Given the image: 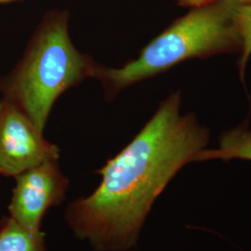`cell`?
Wrapping results in <instances>:
<instances>
[{
  "mask_svg": "<svg viewBox=\"0 0 251 251\" xmlns=\"http://www.w3.org/2000/svg\"><path fill=\"white\" fill-rule=\"evenodd\" d=\"M173 93L133 140L96 171L99 186L72 202L65 220L76 237L96 251L134 246L156 198L185 165L205 149L209 132L193 115L179 113Z\"/></svg>",
  "mask_w": 251,
  "mask_h": 251,
  "instance_id": "cell-1",
  "label": "cell"
},
{
  "mask_svg": "<svg viewBox=\"0 0 251 251\" xmlns=\"http://www.w3.org/2000/svg\"><path fill=\"white\" fill-rule=\"evenodd\" d=\"M248 1L251 0H217L191 9L144 47L135 60L120 68L99 64L94 78L100 81L106 98L111 100L135 83L189 59L241 51L237 11Z\"/></svg>",
  "mask_w": 251,
  "mask_h": 251,
  "instance_id": "cell-2",
  "label": "cell"
},
{
  "mask_svg": "<svg viewBox=\"0 0 251 251\" xmlns=\"http://www.w3.org/2000/svg\"><path fill=\"white\" fill-rule=\"evenodd\" d=\"M68 23L67 10L48 11L16 67L0 78L3 98L17 105L41 131L58 98L94 77L99 65L74 46Z\"/></svg>",
  "mask_w": 251,
  "mask_h": 251,
  "instance_id": "cell-3",
  "label": "cell"
},
{
  "mask_svg": "<svg viewBox=\"0 0 251 251\" xmlns=\"http://www.w3.org/2000/svg\"><path fill=\"white\" fill-rule=\"evenodd\" d=\"M59 157L58 146L48 142L17 105L6 98L0 100V175L15 178Z\"/></svg>",
  "mask_w": 251,
  "mask_h": 251,
  "instance_id": "cell-4",
  "label": "cell"
},
{
  "mask_svg": "<svg viewBox=\"0 0 251 251\" xmlns=\"http://www.w3.org/2000/svg\"><path fill=\"white\" fill-rule=\"evenodd\" d=\"M15 180L9 217L30 231H41L47 211L64 200L69 180L60 170L58 160L36 166L19 174Z\"/></svg>",
  "mask_w": 251,
  "mask_h": 251,
  "instance_id": "cell-5",
  "label": "cell"
},
{
  "mask_svg": "<svg viewBox=\"0 0 251 251\" xmlns=\"http://www.w3.org/2000/svg\"><path fill=\"white\" fill-rule=\"evenodd\" d=\"M212 159H243L251 161V129L247 126L226 131L221 136L219 147L203 149L198 152L195 162Z\"/></svg>",
  "mask_w": 251,
  "mask_h": 251,
  "instance_id": "cell-6",
  "label": "cell"
},
{
  "mask_svg": "<svg viewBox=\"0 0 251 251\" xmlns=\"http://www.w3.org/2000/svg\"><path fill=\"white\" fill-rule=\"evenodd\" d=\"M0 251H46L45 233L33 232L11 217L0 221Z\"/></svg>",
  "mask_w": 251,
  "mask_h": 251,
  "instance_id": "cell-7",
  "label": "cell"
},
{
  "mask_svg": "<svg viewBox=\"0 0 251 251\" xmlns=\"http://www.w3.org/2000/svg\"><path fill=\"white\" fill-rule=\"evenodd\" d=\"M237 25L241 37V57L239 60V72L241 77L251 55V1L242 4L237 11Z\"/></svg>",
  "mask_w": 251,
  "mask_h": 251,
  "instance_id": "cell-8",
  "label": "cell"
},
{
  "mask_svg": "<svg viewBox=\"0 0 251 251\" xmlns=\"http://www.w3.org/2000/svg\"><path fill=\"white\" fill-rule=\"evenodd\" d=\"M178 4L183 7H189V8H198L202 7L207 4H210L212 2H215L217 0H176Z\"/></svg>",
  "mask_w": 251,
  "mask_h": 251,
  "instance_id": "cell-9",
  "label": "cell"
},
{
  "mask_svg": "<svg viewBox=\"0 0 251 251\" xmlns=\"http://www.w3.org/2000/svg\"><path fill=\"white\" fill-rule=\"evenodd\" d=\"M15 1H20V0H0V5H4V4H9V3H12Z\"/></svg>",
  "mask_w": 251,
  "mask_h": 251,
  "instance_id": "cell-10",
  "label": "cell"
}]
</instances>
